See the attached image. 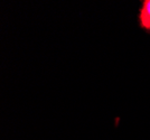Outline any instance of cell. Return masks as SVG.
<instances>
[{
	"mask_svg": "<svg viewBox=\"0 0 150 140\" xmlns=\"http://www.w3.org/2000/svg\"><path fill=\"white\" fill-rule=\"evenodd\" d=\"M138 21L141 29L150 32V0H144L138 13Z\"/></svg>",
	"mask_w": 150,
	"mask_h": 140,
	"instance_id": "cell-1",
	"label": "cell"
}]
</instances>
